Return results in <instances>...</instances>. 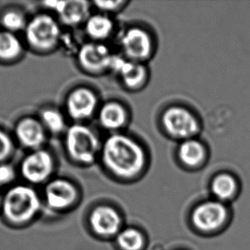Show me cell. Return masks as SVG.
<instances>
[{
	"instance_id": "obj_1",
	"label": "cell",
	"mask_w": 250,
	"mask_h": 250,
	"mask_svg": "<svg viewBox=\"0 0 250 250\" xmlns=\"http://www.w3.org/2000/svg\"><path fill=\"white\" fill-rule=\"evenodd\" d=\"M105 167L119 179H132L143 172L146 164L145 150L129 136L115 133L106 139L101 148Z\"/></svg>"
},
{
	"instance_id": "obj_2",
	"label": "cell",
	"mask_w": 250,
	"mask_h": 250,
	"mask_svg": "<svg viewBox=\"0 0 250 250\" xmlns=\"http://www.w3.org/2000/svg\"><path fill=\"white\" fill-rule=\"evenodd\" d=\"M41 209L42 202L37 191L30 186L17 185L4 193L0 213L10 226L21 227L32 222Z\"/></svg>"
},
{
	"instance_id": "obj_3",
	"label": "cell",
	"mask_w": 250,
	"mask_h": 250,
	"mask_svg": "<svg viewBox=\"0 0 250 250\" xmlns=\"http://www.w3.org/2000/svg\"><path fill=\"white\" fill-rule=\"evenodd\" d=\"M65 148L69 158L75 163L91 165L100 151V142L90 127L78 123L66 130Z\"/></svg>"
},
{
	"instance_id": "obj_4",
	"label": "cell",
	"mask_w": 250,
	"mask_h": 250,
	"mask_svg": "<svg viewBox=\"0 0 250 250\" xmlns=\"http://www.w3.org/2000/svg\"><path fill=\"white\" fill-rule=\"evenodd\" d=\"M24 33L28 46L40 52L54 49L62 39L59 23L47 14H39L28 21Z\"/></svg>"
},
{
	"instance_id": "obj_5",
	"label": "cell",
	"mask_w": 250,
	"mask_h": 250,
	"mask_svg": "<svg viewBox=\"0 0 250 250\" xmlns=\"http://www.w3.org/2000/svg\"><path fill=\"white\" fill-rule=\"evenodd\" d=\"M163 128L174 139H194L200 132V123L196 115L182 106H171L163 112Z\"/></svg>"
},
{
	"instance_id": "obj_6",
	"label": "cell",
	"mask_w": 250,
	"mask_h": 250,
	"mask_svg": "<svg viewBox=\"0 0 250 250\" xmlns=\"http://www.w3.org/2000/svg\"><path fill=\"white\" fill-rule=\"evenodd\" d=\"M229 211L226 204L217 200H208L194 208L190 220L193 227L202 233L216 232L226 225Z\"/></svg>"
},
{
	"instance_id": "obj_7",
	"label": "cell",
	"mask_w": 250,
	"mask_h": 250,
	"mask_svg": "<svg viewBox=\"0 0 250 250\" xmlns=\"http://www.w3.org/2000/svg\"><path fill=\"white\" fill-rule=\"evenodd\" d=\"M55 161L46 149L31 151L21 163V174L31 185H41L47 182L54 172Z\"/></svg>"
},
{
	"instance_id": "obj_8",
	"label": "cell",
	"mask_w": 250,
	"mask_h": 250,
	"mask_svg": "<svg viewBox=\"0 0 250 250\" xmlns=\"http://www.w3.org/2000/svg\"><path fill=\"white\" fill-rule=\"evenodd\" d=\"M44 203L50 209L62 212L74 206L78 199V190L73 183L64 179H55L44 187Z\"/></svg>"
},
{
	"instance_id": "obj_9",
	"label": "cell",
	"mask_w": 250,
	"mask_h": 250,
	"mask_svg": "<svg viewBox=\"0 0 250 250\" xmlns=\"http://www.w3.org/2000/svg\"><path fill=\"white\" fill-rule=\"evenodd\" d=\"M89 225L92 232L98 237L108 239L115 237L122 230V219L115 208L99 205L91 210Z\"/></svg>"
},
{
	"instance_id": "obj_10",
	"label": "cell",
	"mask_w": 250,
	"mask_h": 250,
	"mask_svg": "<svg viewBox=\"0 0 250 250\" xmlns=\"http://www.w3.org/2000/svg\"><path fill=\"white\" fill-rule=\"evenodd\" d=\"M121 44L125 58L130 61L141 62L152 53L151 37L140 27H131L125 31L122 35Z\"/></svg>"
},
{
	"instance_id": "obj_11",
	"label": "cell",
	"mask_w": 250,
	"mask_h": 250,
	"mask_svg": "<svg viewBox=\"0 0 250 250\" xmlns=\"http://www.w3.org/2000/svg\"><path fill=\"white\" fill-rule=\"evenodd\" d=\"M98 97L89 88L78 87L68 94L66 109L70 118L81 122L91 118L98 108Z\"/></svg>"
},
{
	"instance_id": "obj_12",
	"label": "cell",
	"mask_w": 250,
	"mask_h": 250,
	"mask_svg": "<svg viewBox=\"0 0 250 250\" xmlns=\"http://www.w3.org/2000/svg\"><path fill=\"white\" fill-rule=\"evenodd\" d=\"M77 58L79 64L85 71L99 73L110 68L113 55L104 44L91 42L79 49Z\"/></svg>"
},
{
	"instance_id": "obj_13",
	"label": "cell",
	"mask_w": 250,
	"mask_h": 250,
	"mask_svg": "<svg viewBox=\"0 0 250 250\" xmlns=\"http://www.w3.org/2000/svg\"><path fill=\"white\" fill-rule=\"evenodd\" d=\"M44 3L54 10L62 22L68 27L78 26L90 17V3L86 1H50Z\"/></svg>"
},
{
	"instance_id": "obj_14",
	"label": "cell",
	"mask_w": 250,
	"mask_h": 250,
	"mask_svg": "<svg viewBox=\"0 0 250 250\" xmlns=\"http://www.w3.org/2000/svg\"><path fill=\"white\" fill-rule=\"evenodd\" d=\"M15 134L18 142L27 149H41L46 139L45 129L41 121L33 117H24L17 122Z\"/></svg>"
},
{
	"instance_id": "obj_15",
	"label": "cell",
	"mask_w": 250,
	"mask_h": 250,
	"mask_svg": "<svg viewBox=\"0 0 250 250\" xmlns=\"http://www.w3.org/2000/svg\"><path fill=\"white\" fill-rule=\"evenodd\" d=\"M110 69L122 78V82L129 89L140 87L147 77L146 68L141 62L125 60V58L113 55Z\"/></svg>"
},
{
	"instance_id": "obj_16",
	"label": "cell",
	"mask_w": 250,
	"mask_h": 250,
	"mask_svg": "<svg viewBox=\"0 0 250 250\" xmlns=\"http://www.w3.org/2000/svg\"><path fill=\"white\" fill-rule=\"evenodd\" d=\"M127 114L123 105L117 102L106 103L98 112L100 125L108 131H116L125 125Z\"/></svg>"
},
{
	"instance_id": "obj_17",
	"label": "cell",
	"mask_w": 250,
	"mask_h": 250,
	"mask_svg": "<svg viewBox=\"0 0 250 250\" xmlns=\"http://www.w3.org/2000/svg\"><path fill=\"white\" fill-rule=\"evenodd\" d=\"M178 156L179 161L186 167H197L206 160V148L203 143L197 139L184 140L178 149Z\"/></svg>"
},
{
	"instance_id": "obj_18",
	"label": "cell",
	"mask_w": 250,
	"mask_h": 250,
	"mask_svg": "<svg viewBox=\"0 0 250 250\" xmlns=\"http://www.w3.org/2000/svg\"><path fill=\"white\" fill-rule=\"evenodd\" d=\"M210 189L215 200L225 203L237 195L238 184L233 175L221 172L212 179Z\"/></svg>"
},
{
	"instance_id": "obj_19",
	"label": "cell",
	"mask_w": 250,
	"mask_h": 250,
	"mask_svg": "<svg viewBox=\"0 0 250 250\" xmlns=\"http://www.w3.org/2000/svg\"><path fill=\"white\" fill-rule=\"evenodd\" d=\"M23 54V45L20 39L14 33L0 30V62H14Z\"/></svg>"
},
{
	"instance_id": "obj_20",
	"label": "cell",
	"mask_w": 250,
	"mask_h": 250,
	"mask_svg": "<svg viewBox=\"0 0 250 250\" xmlns=\"http://www.w3.org/2000/svg\"><path fill=\"white\" fill-rule=\"evenodd\" d=\"M84 30L93 41H104L109 37L114 30V22L108 16L97 14L90 16L84 22Z\"/></svg>"
},
{
	"instance_id": "obj_21",
	"label": "cell",
	"mask_w": 250,
	"mask_h": 250,
	"mask_svg": "<svg viewBox=\"0 0 250 250\" xmlns=\"http://www.w3.org/2000/svg\"><path fill=\"white\" fill-rule=\"evenodd\" d=\"M115 239L120 250H143L146 244L145 234L135 227L122 229Z\"/></svg>"
},
{
	"instance_id": "obj_22",
	"label": "cell",
	"mask_w": 250,
	"mask_h": 250,
	"mask_svg": "<svg viewBox=\"0 0 250 250\" xmlns=\"http://www.w3.org/2000/svg\"><path fill=\"white\" fill-rule=\"evenodd\" d=\"M45 131L51 132L52 134H59L65 131L66 122L64 116L61 112L55 108H48L43 109L41 113L40 119Z\"/></svg>"
},
{
	"instance_id": "obj_23",
	"label": "cell",
	"mask_w": 250,
	"mask_h": 250,
	"mask_svg": "<svg viewBox=\"0 0 250 250\" xmlns=\"http://www.w3.org/2000/svg\"><path fill=\"white\" fill-rule=\"evenodd\" d=\"M27 21L26 17L21 10L17 9L7 10L0 17V25L3 30L16 34L19 31L25 30Z\"/></svg>"
},
{
	"instance_id": "obj_24",
	"label": "cell",
	"mask_w": 250,
	"mask_h": 250,
	"mask_svg": "<svg viewBox=\"0 0 250 250\" xmlns=\"http://www.w3.org/2000/svg\"><path fill=\"white\" fill-rule=\"evenodd\" d=\"M13 152V140L5 131L0 129V163L6 162Z\"/></svg>"
},
{
	"instance_id": "obj_25",
	"label": "cell",
	"mask_w": 250,
	"mask_h": 250,
	"mask_svg": "<svg viewBox=\"0 0 250 250\" xmlns=\"http://www.w3.org/2000/svg\"><path fill=\"white\" fill-rule=\"evenodd\" d=\"M125 1H95L94 4L99 10L106 12H112L122 8L125 4Z\"/></svg>"
},
{
	"instance_id": "obj_26",
	"label": "cell",
	"mask_w": 250,
	"mask_h": 250,
	"mask_svg": "<svg viewBox=\"0 0 250 250\" xmlns=\"http://www.w3.org/2000/svg\"><path fill=\"white\" fill-rule=\"evenodd\" d=\"M15 172L11 167L5 164L0 165V185L9 184L13 180Z\"/></svg>"
},
{
	"instance_id": "obj_27",
	"label": "cell",
	"mask_w": 250,
	"mask_h": 250,
	"mask_svg": "<svg viewBox=\"0 0 250 250\" xmlns=\"http://www.w3.org/2000/svg\"><path fill=\"white\" fill-rule=\"evenodd\" d=\"M2 199H3V196L0 193V208H1V204H2Z\"/></svg>"
}]
</instances>
